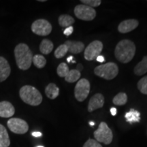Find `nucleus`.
I'll return each mask as SVG.
<instances>
[{"mask_svg": "<svg viewBox=\"0 0 147 147\" xmlns=\"http://www.w3.org/2000/svg\"><path fill=\"white\" fill-rule=\"evenodd\" d=\"M103 43L99 40L91 42L85 49L84 53V59L87 61H93L100 56L103 50Z\"/></svg>", "mask_w": 147, "mask_h": 147, "instance_id": "1a4fd4ad", "label": "nucleus"}, {"mask_svg": "<svg viewBox=\"0 0 147 147\" xmlns=\"http://www.w3.org/2000/svg\"><path fill=\"white\" fill-rule=\"evenodd\" d=\"M82 69H83V66H82V64H80V63L78 64V65H77V70L79 71L80 72V71H81Z\"/></svg>", "mask_w": 147, "mask_h": 147, "instance_id": "72a5a7b5", "label": "nucleus"}, {"mask_svg": "<svg viewBox=\"0 0 147 147\" xmlns=\"http://www.w3.org/2000/svg\"><path fill=\"white\" fill-rule=\"evenodd\" d=\"M68 52V49H67V46L65 44L63 45H60L59 47H57V49H56L55 51V57L57 59H60L63 57L65 55L67 54V53Z\"/></svg>", "mask_w": 147, "mask_h": 147, "instance_id": "a878e982", "label": "nucleus"}, {"mask_svg": "<svg viewBox=\"0 0 147 147\" xmlns=\"http://www.w3.org/2000/svg\"><path fill=\"white\" fill-rule=\"evenodd\" d=\"M125 117L126 121L130 124L134 123H138L140 121V113L138 110L131 108L129 111L125 114Z\"/></svg>", "mask_w": 147, "mask_h": 147, "instance_id": "a211bd4d", "label": "nucleus"}, {"mask_svg": "<svg viewBox=\"0 0 147 147\" xmlns=\"http://www.w3.org/2000/svg\"><path fill=\"white\" fill-rule=\"evenodd\" d=\"M136 51V47L133 42L129 40H123L116 46L115 57L121 63H127L133 59Z\"/></svg>", "mask_w": 147, "mask_h": 147, "instance_id": "f257e3e1", "label": "nucleus"}, {"mask_svg": "<svg viewBox=\"0 0 147 147\" xmlns=\"http://www.w3.org/2000/svg\"><path fill=\"white\" fill-rule=\"evenodd\" d=\"M11 131L16 134H24L29 129V125L25 121L19 118H11L7 123Z\"/></svg>", "mask_w": 147, "mask_h": 147, "instance_id": "9d476101", "label": "nucleus"}, {"mask_svg": "<svg viewBox=\"0 0 147 147\" xmlns=\"http://www.w3.org/2000/svg\"><path fill=\"white\" fill-rule=\"evenodd\" d=\"M73 59H74L73 57H72V56H69V57H67V61L68 62V63H70V62L72 61Z\"/></svg>", "mask_w": 147, "mask_h": 147, "instance_id": "f704fd0d", "label": "nucleus"}, {"mask_svg": "<svg viewBox=\"0 0 147 147\" xmlns=\"http://www.w3.org/2000/svg\"><path fill=\"white\" fill-rule=\"evenodd\" d=\"M89 125L91 126H93L95 125V123L93 122V121H91V122H89Z\"/></svg>", "mask_w": 147, "mask_h": 147, "instance_id": "c9c22d12", "label": "nucleus"}, {"mask_svg": "<svg viewBox=\"0 0 147 147\" xmlns=\"http://www.w3.org/2000/svg\"><path fill=\"white\" fill-rule=\"evenodd\" d=\"M74 32V27L72 26H69L68 27H66L65 30L63 31V34L65 35L66 36H69L72 34Z\"/></svg>", "mask_w": 147, "mask_h": 147, "instance_id": "c756f323", "label": "nucleus"}, {"mask_svg": "<svg viewBox=\"0 0 147 147\" xmlns=\"http://www.w3.org/2000/svg\"><path fill=\"white\" fill-rule=\"evenodd\" d=\"M96 60L97 61L100 62V63H103V62L105 61V59H104V57L102 56V55H100V56L97 57L96 58Z\"/></svg>", "mask_w": 147, "mask_h": 147, "instance_id": "7c9ffc66", "label": "nucleus"}, {"mask_svg": "<svg viewBox=\"0 0 147 147\" xmlns=\"http://www.w3.org/2000/svg\"><path fill=\"white\" fill-rule=\"evenodd\" d=\"M32 63L34 64V65L36 67L42 69L44 67H45L46 64H47V60H46L45 57L42 56V55H36L35 56L33 57Z\"/></svg>", "mask_w": 147, "mask_h": 147, "instance_id": "5701e85b", "label": "nucleus"}, {"mask_svg": "<svg viewBox=\"0 0 147 147\" xmlns=\"http://www.w3.org/2000/svg\"><path fill=\"white\" fill-rule=\"evenodd\" d=\"M65 45L67 46L68 52L72 53V54H78L83 51L84 45L82 42L80 41H71V40H67L66 41Z\"/></svg>", "mask_w": 147, "mask_h": 147, "instance_id": "2eb2a0df", "label": "nucleus"}, {"mask_svg": "<svg viewBox=\"0 0 147 147\" xmlns=\"http://www.w3.org/2000/svg\"><path fill=\"white\" fill-rule=\"evenodd\" d=\"M81 74L77 69H71L69 70V71L67 74V75L65 77V80L66 82H70V83H73L78 81V80L80 78Z\"/></svg>", "mask_w": 147, "mask_h": 147, "instance_id": "4be33fe9", "label": "nucleus"}, {"mask_svg": "<svg viewBox=\"0 0 147 147\" xmlns=\"http://www.w3.org/2000/svg\"><path fill=\"white\" fill-rule=\"evenodd\" d=\"M80 2L83 3L84 5L93 8V7L99 6L102 3V1L100 0H81Z\"/></svg>", "mask_w": 147, "mask_h": 147, "instance_id": "cd10ccee", "label": "nucleus"}, {"mask_svg": "<svg viewBox=\"0 0 147 147\" xmlns=\"http://www.w3.org/2000/svg\"><path fill=\"white\" fill-rule=\"evenodd\" d=\"M58 21L59 25L62 27H68L71 26V25L75 22L74 18L67 14H61L59 17Z\"/></svg>", "mask_w": 147, "mask_h": 147, "instance_id": "412c9836", "label": "nucleus"}, {"mask_svg": "<svg viewBox=\"0 0 147 147\" xmlns=\"http://www.w3.org/2000/svg\"><path fill=\"white\" fill-rule=\"evenodd\" d=\"M90 83L86 78H82L78 80L74 89L75 97L78 102H83L89 94Z\"/></svg>", "mask_w": 147, "mask_h": 147, "instance_id": "0eeeda50", "label": "nucleus"}, {"mask_svg": "<svg viewBox=\"0 0 147 147\" xmlns=\"http://www.w3.org/2000/svg\"><path fill=\"white\" fill-rule=\"evenodd\" d=\"M134 71L137 76H142L147 72V55L144 56L142 61L135 66Z\"/></svg>", "mask_w": 147, "mask_h": 147, "instance_id": "dca6fc26", "label": "nucleus"}, {"mask_svg": "<svg viewBox=\"0 0 147 147\" xmlns=\"http://www.w3.org/2000/svg\"><path fill=\"white\" fill-rule=\"evenodd\" d=\"M32 31L38 36H46L52 32V25L47 20L38 19L32 23Z\"/></svg>", "mask_w": 147, "mask_h": 147, "instance_id": "6e6552de", "label": "nucleus"}, {"mask_svg": "<svg viewBox=\"0 0 147 147\" xmlns=\"http://www.w3.org/2000/svg\"><path fill=\"white\" fill-rule=\"evenodd\" d=\"M138 89L142 94L147 95V76L143 77L138 82Z\"/></svg>", "mask_w": 147, "mask_h": 147, "instance_id": "bb28decb", "label": "nucleus"}, {"mask_svg": "<svg viewBox=\"0 0 147 147\" xmlns=\"http://www.w3.org/2000/svg\"><path fill=\"white\" fill-rule=\"evenodd\" d=\"M40 1V2H44V1H46L45 0H40V1Z\"/></svg>", "mask_w": 147, "mask_h": 147, "instance_id": "e433bc0d", "label": "nucleus"}, {"mask_svg": "<svg viewBox=\"0 0 147 147\" xmlns=\"http://www.w3.org/2000/svg\"><path fill=\"white\" fill-rule=\"evenodd\" d=\"M93 136L95 140L105 144H110L113 139L112 130L105 122L100 123L98 129L93 133Z\"/></svg>", "mask_w": 147, "mask_h": 147, "instance_id": "39448f33", "label": "nucleus"}, {"mask_svg": "<svg viewBox=\"0 0 147 147\" xmlns=\"http://www.w3.org/2000/svg\"><path fill=\"white\" fill-rule=\"evenodd\" d=\"M69 71V67L65 63H60L57 67V73L58 76L61 77V78H65Z\"/></svg>", "mask_w": 147, "mask_h": 147, "instance_id": "393cba45", "label": "nucleus"}, {"mask_svg": "<svg viewBox=\"0 0 147 147\" xmlns=\"http://www.w3.org/2000/svg\"><path fill=\"white\" fill-rule=\"evenodd\" d=\"M15 113V108L8 101H3L0 102V117L9 118L12 117Z\"/></svg>", "mask_w": 147, "mask_h": 147, "instance_id": "ddd939ff", "label": "nucleus"}, {"mask_svg": "<svg viewBox=\"0 0 147 147\" xmlns=\"http://www.w3.org/2000/svg\"><path fill=\"white\" fill-rule=\"evenodd\" d=\"M16 65L20 69L27 70L31 67L33 60L32 51L26 44L21 43L14 49Z\"/></svg>", "mask_w": 147, "mask_h": 147, "instance_id": "f03ea898", "label": "nucleus"}, {"mask_svg": "<svg viewBox=\"0 0 147 147\" xmlns=\"http://www.w3.org/2000/svg\"><path fill=\"white\" fill-rule=\"evenodd\" d=\"M19 95L25 104L30 106L40 105L42 102V95L36 88L31 85H25L21 88Z\"/></svg>", "mask_w": 147, "mask_h": 147, "instance_id": "7ed1b4c3", "label": "nucleus"}, {"mask_svg": "<svg viewBox=\"0 0 147 147\" xmlns=\"http://www.w3.org/2000/svg\"><path fill=\"white\" fill-rule=\"evenodd\" d=\"M138 25V21L136 19L125 20L119 25L118 30L121 34H127L137 28Z\"/></svg>", "mask_w": 147, "mask_h": 147, "instance_id": "f8f14e48", "label": "nucleus"}, {"mask_svg": "<svg viewBox=\"0 0 147 147\" xmlns=\"http://www.w3.org/2000/svg\"><path fill=\"white\" fill-rule=\"evenodd\" d=\"M72 63H76V61L73 60V61H72Z\"/></svg>", "mask_w": 147, "mask_h": 147, "instance_id": "4c0bfd02", "label": "nucleus"}, {"mask_svg": "<svg viewBox=\"0 0 147 147\" xmlns=\"http://www.w3.org/2000/svg\"><path fill=\"white\" fill-rule=\"evenodd\" d=\"M36 147H44V146H36Z\"/></svg>", "mask_w": 147, "mask_h": 147, "instance_id": "58836bf2", "label": "nucleus"}, {"mask_svg": "<svg viewBox=\"0 0 147 147\" xmlns=\"http://www.w3.org/2000/svg\"><path fill=\"white\" fill-rule=\"evenodd\" d=\"M110 113H111V115H113V116H115L116 115H117V108H114V107L110 108Z\"/></svg>", "mask_w": 147, "mask_h": 147, "instance_id": "2f4dec72", "label": "nucleus"}, {"mask_svg": "<svg viewBox=\"0 0 147 147\" xmlns=\"http://www.w3.org/2000/svg\"><path fill=\"white\" fill-rule=\"evenodd\" d=\"M0 144L3 147H8L10 140L6 129L3 125L0 124Z\"/></svg>", "mask_w": 147, "mask_h": 147, "instance_id": "6ab92c4d", "label": "nucleus"}, {"mask_svg": "<svg viewBox=\"0 0 147 147\" xmlns=\"http://www.w3.org/2000/svg\"><path fill=\"white\" fill-rule=\"evenodd\" d=\"M104 104V97L103 95L101 93H96L90 99L89 104H88V111L90 113L93 112L98 108H102Z\"/></svg>", "mask_w": 147, "mask_h": 147, "instance_id": "9b49d317", "label": "nucleus"}, {"mask_svg": "<svg viewBox=\"0 0 147 147\" xmlns=\"http://www.w3.org/2000/svg\"><path fill=\"white\" fill-rule=\"evenodd\" d=\"M45 93L49 99L54 100L58 97L59 94V89L54 83H50L47 86L45 89Z\"/></svg>", "mask_w": 147, "mask_h": 147, "instance_id": "f3484780", "label": "nucleus"}, {"mask_svg": "<svg viewBox=\"0 0 147 147\" xmlns=\"http://www.w3.org/2000/svg\"><path fill=\"white\" fill-rule=\"evenodd\" d=\"M53 43L48 39H44L40 45V51L44 55L50 54L53 50Z\"/></svg>", "mask_w": 147, "mask_h": 147, "instance_id": "aec40b11", "label": "nucleus"}, {"mask_svg": "<svg viewBox=\"0 0 147 147\" xmlns=\"http://www.w3.org/2000/svg\"><path fill=\"white\" fill-rule=\"evenodd\" d=\"M32 134L33 136L36 137V138L42 136V133H41V132H39V131H34V132H33Z\"/></svg>", "mask_w": 147, "mask_h": 147, "instance_id": "473e14b6", "label": "nucleus"}, {"mask_svg": "<svg viewBox=\"0 0 147 147\" xmlns=\"http://www.w3.org/2000/svg\"><path fill=\"white\" fill-rule=\"evenodd\" d=\"M83 147H102V146L95 140L89 139L84 143Z\"/></svg>", "mask_w": 147, "mask_h": 147, "instance_id": "c85d7f7f", "label": "nucleus"}, {"mask_svg": "<svg viewBox=\"0 0 147 147\" xmlns=\"http://www.w3.org/2000/svg\"><path fill=\"white\" fill-rule=\"evenodd\" d=\"M94 73L96 76L106 80H113L119 74V67L113 62L102 64L97 66L94 69Z\"/></svg>", "mask_w": 147, "mask_h": 147, "instance_id": "20e7f679", "label": "nucleus"}, {"mask_svg": "<svg viewBox=\"0 0 147 147\" xmlns=\"http://www.w3.org/2000/svg\"><path fill=\"white\" fill-rule=\"evenodd\" d=\"M74 14L78 19L82 21H93L96 16V11L93 8L84 4H80L75 7Z\"/></svg>", "mask_w": 147, "mask_h": 147, "instance_id": "423d86ee", "label": "nucleus"}, {"mask_svg": "<svg viewBox=\"0 0 147 147\" xmlns=\"http://www.w3.org/2000/svg\"><path fill=\"white\" fill-rule=\"evenodd\" d=\"M127 102V95L125 93H119L113 98V102L116 106L125 105Z\"/></svg>", "mask_w": 147, "mask_h": 147, "instance_id": "b1692460", "label": "nucleus"}, {"mask_svg": "<svg viewBox=\"0 0 147 147\" xmlns=\"http://www.w3.org/2000/svg\"><path fill=\"white\" fill-rule=\"evenodd\" d=\"M0 147H3V146H1V144H0Z\"/></svg>", "mask_w": 147, "mask_h": 147, "instance_id": "ea45409f", "label": "nucleus"}, {"mask_svg": "<svg viewBox=\"0 0 147 147\" xmlns=\"http://www.w3.org/2000/svg\"><path fill=\"white\" fill-rule=\"evenodd\" d=\"M10 73L11 68L8 61L3 57H0V82L6 80Z\"/></svg>", "mask_w": 147, "mask_h": 147, "instance_id": "4468645a", "label": "nucleus"}]
</instances>
